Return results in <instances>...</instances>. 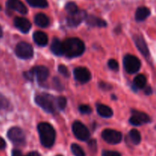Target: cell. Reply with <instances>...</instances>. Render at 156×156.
Instances as JSON below:
<instances>
[{
	"instance_id": "cell-34",
	"label": "cell",
	"mask_w": 156,
	"mask_h": 156,
	"mask_svg": "<svg viewBox=\"0 0 156 156\" xmlns=\"http://www.w3.org/2000/svg\"><path fill=\"white\" fill-rule=\"evenodd\" d=\"M53 84H54L55 85V88H56L58 91H62V88H63L60 81H59L58 79H56V78H55V79H53Z\"/></svg>"
},
{
	"instance_id": "cell-11",
	"label": "cell",
	"mask_w": 156,
	"mask_h": 156,
	"mask_svg": "<svg viewBox=\"0 0 156 156\" xmlns=\"http://www.w3.org/2000/svg\"><path fill=\"white\" fill-rule=\"evenodd\" d=\"M75 79L81 83H86L91 79V73L85 67H78L74 70Z\"/></svg>"
},
{
	"instance_id": "cell-29",
	"label": "cell",
	"mask_w": 156,
	"mask_h": 156,
	"mask_svg": "<svg viewBox=\"0 0 156 156\" xmlns=\"http://www.w3.org/2000/svg\"><path fill=\"white\" fill-rule=\"evenodd\" d=\"M108 67H109L111 70H113V71L117 72L119 70V64L118 62H117V61L115 60V59H110L108 62Z\"/></svg>"
},
{
	"instance_id": "cell-7",
	"label": "cell",
	"mask_w": 156,
	"mask_h": 156,
	"mask_svg": "<svg viewBox=\"0 0 156 156\" xmlns=\"http://www.w3.org/2000/svg\"><path fill=\"white\" fill-rule=\"evenodd\" d=\"M73 132L75 136L81 141H86L90 137L88 129L80 121H75L73 123Z\"/></svg>"
},
{
	"instance_id": "cell-3",
	"label": "cell",
	"mask_w": 156,
	"mask_h": 156,
	"mask_svg": "<svg viewBox=\"0 0 156 156\" xmlns=\"http://www.w3.org/2000/svg\"><path fill=\"white\" fill-rule=\"evenodd\" d=\"M35 102L46 112L54 114L56 111H59L56 98L51 94H46V93H41V94H37L35 97Z\"/></svg>"
},
{
	"instance_id": "cell-19",
	"label": "cell",
	"mask_w": 156,
	"mask_h": 156,
	"mask_svg": "<svg viewBox=\"0 0 156 156\" xmlns=\"http://www.w3.org/2000/svg\"><path fill=\"white\" fill-rule=\"evenodd\" d=\"M51 51L56 56H62L63 55V49H62V42H61L57 38H54L52 41Z\"/></svg>"
},
{
	"instance_id": "cell-5",
	"label": "cell",
	"mask_w": 156,
	"mask_h": 156,
	"mask_svg": "<svg viewBox=\"0 0 156 156\" xmlns=\"http://www.w3.org/2000/svg\"><path fill=\"white\" fill-rule=\"evenodd\" d=\"M123 66L129 74H133L137 73L141 67V62L136 56L131 54H127L123 58Z\"/></svg>"
},
{
	"instance_id": "cell-31",
	"label": "cell",
	"mask_w": 156,
	"mask_h": 156,
	"mask_svg": "<svg viewBox=\"0 0 156 156\" xmlns=\"http://www.w3.org/2000/svg\"><path fill=\"white\" fill-rule=\"evenodd\" d=\"M79 111L83 114H89L92 112V110H91V107H89L88 105H80L79 108Z\"/></svg>"
},
{
	"instance_id": "cell-35",
	"label": "cell",
	"mask_w": 156,
	"mask_h": 156,
	"mask_svg": "<svg viewBox=\"0 0 156 156\" xmlns=\"http://www.w3.org/2000/svg\"><path fill=\"white\" fill-rule=\"evenodd\" d=\"M88 146H89L90 149L93 152H95L97 150V142L94 140H90L89 143H88Z\"/></svg>"
},
{
	"instance_id": "cell-16",
	"label": "cell",
	"mask_w": 156,
	"mask_h": 156,
	"mask_svg": "<svg viewBox=\"0 0 156 156\" xmlns=\"http://www.w3.org/2000/svg\"><path fill=\"white\" fill-rule=\"evenodd\" d=\"M85 21L87 24L91 26V27H104L107 26V23L105 20L98 18V17L94 16V15H87L85 18Z\"/></svg>"
},
{
	"instance_id": "cell-9",
	"label": "cell",
	"mask_w": 156,
	"mask_h": 156,
	"mask_svg": "<svg viewBox=\"0 0 156 156\" xmlns=\"http://www.w3.org/2000/svg\"><path fill=\"white\" fill-rule=\"evenodd\" d=\"M132 117L129 119V123L133 126H140L150 122V117L145 113L138 111H132Z\"/></svg>"
},
{
	"instance_id": "cell-30",
	"label": "cell",
	"mask_w": 156,
	"mask_h": 156,
	"mask_svg": "<svg viewBox=\"0 0 156 156\" xmlns=\"http://www.w3.org/2000/svg\"><path fill=\"white\" fill-rule=\"evenodd\" d=\"M58 71L59 72V73H60V74H62V76H65L66 78L69 77V76H70L69 71L68 68H67L66 66L59 65V67H58Z\"/></svg>"
},
{
	"instance_id": "cell-36",
	"label": "cell",
	"mask_w": 156,
	"mask_h": 156,
	"mask_svg": "<svg viewBox=\"0 0 156 156\" xmlns=\"http://www.w3.org/2000/svg\"><path fill=\"white\" fill-rule=\"evenodd\" d=\"M99 85H100L101 88V89H104V90H109L112 88V86H111L110 84L105 83V82H100Z\"/></svg>"
},
{
	"instance_id": "cell-22",
	"label": "cell",
	"mask_w": 156,
	"mask_h": 156,
	"mask_svg": "<svg viewBox=\"0 0 156 156\" xmlns=\"http://www.w3.org/2000/svg\"><path fill=\"white\" fill-rule=\"evenodd\" d=\"M146 78L144 75L140 74L138 76H136V78L134 79L133 81V85L138 89H142V88H145V86L146 85Z\"/></svg>"
},
{
	"instance_id": "cell-28",
	"label": "cell",
	"mask_w": 156,
	"mask_h": 156,
	"mask_svg": "<svg viewBox=\"0 0 156 156\" xmlns=\"http://www.w3.org/2000/svg\"><path fill=\"white\" fill-rule=\"evenodd\" d=\"M56 101H57L58 110L59 111H62L66 108V98L63 97V96H59V97L56 98Z\"/></svg>"
},
{
	"instance_id": "cell-20",
	"label": "cell",
	"mask_w": 156,
	"mask_h": 156,
	"mask_svg": "<svg viewBox=\"0 0 156 156\" xmlns=\"http://www.w3.org/2000/svg\"><path fill=\"white\" fill-rule=\"evenodd\" d=\"M34 22L38 27H46L50 24V19L45 14L39 13L34 17Z\"/></svg>"
},
{
	"instance_id": "cell-23",
	"label": "cell",
	"mask_w": 156,
	"mask_h": 156,
	"mask_svg": "<svg viewBox=\"0 0 156 156\" xmlns=\"http://www.w3.org/2000/svg\"><path fill=\"white\" fill-rule=\"evenodd\" d=\"M129 139L134 145H139L141 142V134L137 129H133L129 131Z\"/></svg>"
},
{
	"instance_id": "cell-25",
	"label": "cell",
	"mask_w": 156,
	"mask_h": 156,
	"mask_svg": "<svg viewBox=\"0 0 156 156\" xmlns=\"http://www.w3.org/2000/svg\"><path fill=\"white\" fill-rule=\"evenodd\" d=\"M71 151L75 156H85V153L80 146L73 143L71 145Z\"/></svg>"
},
{
	"instance_id": "cell-12",
	"label": "cell",
	"mask_w": 156,
	"mask_h": 156,
	"mask_svg": "<svg viewBox=\"0 0 156 156\" xmlns=\"http://www.w3.org/2000/svg\"><path fill=\"white\" fill-rule=\"evenodd\" d=\"M87 16V14L85 11L81 10L78 11L75 14L69 15L67 18V23L70 27H76L79 25L84 19H85Z\"/></svg>"
},
{
	"instance_id": "cell-6",
	"label": "cell",
	"mask_w": 156,
	"mask_h": 156,
	"mask_svg": "<svg viewBox=\"0 0 156 156\" xmlns=\"http://www.w3.org/2000/svg\"><path fill=\"white\" fill-rule=\"evenodd\" d=\"M15 53L17 56L21 59H29L34 55L33 47L28 43L21 41L17 44L16 48H15Z\"/></svg>"
},
{
	"instance_id": "cell-21",
	"label": "cell",
	"mask_w": 156,
	"mask_h": 156,
	"mask_svg": "<svg viewBox=\"0 0 156 156\" xmlns=\"http://www.w3.org/2000/svg\"><path fill=\"white\" fill-rule=\"evenodd\" d=\"M97 111L100 116L105 118H108L113 116V111L110 107L105 105H98Z\"/></svg>"
},
{
	"instance_id": "cell-10",
	"label": "cell",
	"mask_w": 156,
	"mask_h": 156,
	"mask_svg": "<svg viewBox=\"0 0 156 156\" xmlns=\"http://www.w3.org/2000/svg\"><path fill=\"white\" fill-rule=\"evenodd\" d=\"M33 74L34 79L36 78L39 83H43L47 79L49 76V70L44 66H37L30 69Z\"/></svg>"
},
{
	"instance_id": "cell-37",
	"label": "cell",
	"mask_w": 156,
	"mask_h": 156,
	"mask_svg": "<svg viewBox=\"0 0 156 156\" xmlns=\"http://www.w3.org/2000/svg\"><path fill=\"white\" fill-rule=\"evenodd\" d=\"M6 147V143L2 137H0V149H4Z\"/></svg>"
},
{
	"instance_id": "cell-39",
	"label": "cell",
	"mask_w": 156,
	"mask_h": 156,
	"mask_svg": "<svg viewBox=\"0 0 156 156\" xmlns=\"http://www.w3.org/2000/svg\"><path fill=\"white\" fill-rule=\"evenodd\" d=\"M2 34H3L2 28V27H1V26H0V38H1L2 37Z\"/></svg>"
},
{
	"instance_id": "cell-26",
	"label": "cell",
	"mask_w": 156,
	"mask_h": 156,
	"mask_svg": "<svg viewBox=\"0 0 156 156\" xmlns=\"http://www.w3.org/2000/svg\"><path fill=\"white\" fill-rule=\"evenodd\" d=\"M66 10L68 12L69 15H73V14H75L76 12H77L79 11V8L76 5V4L75 2H68L66 5L65 7Z\"/></svg>"
},
{
	"instance_id": "cell-27",
	"label": "cell",
	"mask_w": 156,
	"mask_h": 156,
	"mask_svg": "<svg viewBox=\"0 0 156 156\" xmlns=\"http://www.w3.org/2000/svg\"><path fill=\"white\" fill-rule=\"evenodd\" d=\"M12 156H41V154L38 152H30L27 153V155H24L22 152L19 149H13L12 152Z\"/></svg>"
},
{
	"instance_id": "cell-32",
	"label": "cell",
	"mask_w": 156,
	"mask_h": 156,
	"mask_svg": "<svg viewBox=\"0 0 156 156\" xmlns=\"http://www.w3.org/2000/svg\"><path fill=\"white\" fill-rule=\"evenodd\" d=\"M9 103L7 99L0 94V109H6L9 107Z\"/></svg>"
},
{
	"instance_id": "cell-14",
	"label": "cell",
	"mask_w": 156,
	"mask_h": 156,
	"mask_svg": "<svg viewBox=\"0 0 156 156\" xmlns=\"http://www.w3.org/2000/svg\"><path fill=\"white\" fill-rule=\"evenodd\" d=\"M14 24L23 33H27L31 27V23L24 17H16L14 20Z\"/></svg>"
},
{
	"instance_id": "cell-15",
	"label": "cell",
	"mask_w": 156,
	"mask_h": 156,
	"mask_svg": "<svg viewBox=\"0 0 156 156\" xmlns=\"http://www.w3.org/2000/svg\"><path fill=\"white\" fill-rule=\"evenodd\" d=\"M6 5L9 9L15 10L22 15L27 13V9L25 5L20 0H8Z\"/></svg>"
},
{
	"instance_id": "cell-18",
	"label": "cell",
	"mask_w": 156,
	"mask_h": 156,
	"mask_svg": "<svg viewBox=\"0 0 156 156\" xmlns=\"http://www.w3.org/2000/svg\"><path fill=\"white\" fill-rule=\"evenodd\" d=\"M150 10L147 7L143 6V7L138 8L136 12V20L137 21H144V20H146L150 15Z\"/></svg>"
},
{
	"instance_id": "cell-17",
	"label": "cell",
	"mask_w": 156,
	"mask_h": 156,
	"mask_svg": "<svg viewBox=\"0 0 156 156\" xmlns=\"http://www.w3.org/2000/svg\"><path fill=\"white\" fill-rule=\"evenodd\" d=\"M33 38L34 42L37 45L44 47L48 43V37L44 32L43 31H36L33 35Z\"/></svg>"
},
{
	"instance_id": "cell-24",
	"label": "cell",
	"mask_w": 156,
	"mask_h": 156,
	"mask_svg": "<svg viewBox=\"0 0 156 156\" xmlns=\"http://www.w3.org/2000/svg\"><path fill=\"white\" fill-rule=\"evenodd\" d=\"M27 2L32 7L44 9L48 6V2L47 0H27Z\"/></svg>"
},
{
	"instance_id": "cell-13",
	"label": "cell",
	"mask_w": 156,
	"mask_h": 156,
	"mask_svg": "<svg viewBox=\"0 0 156 156\" xmlns=\"http://www.w3.org/2000/svg\"><path fill=\"white\" fill-rule=\"evenodd\" d=\"M133 40L134 42H135L136 46L138 50L140 51V53H141L143 56H146V57L149 56V48H148V46L147 44H146V41H145L144 38H143V37L140 34L134 35Z\"/></svg>"
},
{
	"instance_id": "cell-2",
	"label": "cell",
	"mask_w": 156,
	"mask_h": 156,
	"mask_svg": "<svg viewBox=\"0 0 156 156\" xmlns=\"http://www.w3.org/2000/svg\"><path fill=\"white\" fill-rule=\"evenodd\" d=\"M37 129L42 146L45 148H51L54 145L56 140L54 128L48 123H41L38 125Z\"/></svg>"
},
{
	"instance_id": "cell-4",
	"label": "cell",
	"mask_w": 156,
	"mask_h": 156,
	"mask_svg": "<svg viewBox=\"0 0 156 156\" xmlns=\"http://www.w3.org/2000/svg\"><path fill=\"white\" fill-rule=\"evenodd\" d=\"M8 138L12 143L16 146H24L26 143V137L24 131L18 126L10 128L7 133Z\"/></svg>"
},
{
	"instance_id": "cell-1",
	"label": "cell",
	"mask_w": 156,
	"mask_h": 156,
	"mask_svg": "<svg viewBox=\"0 0 156 156\" xmlns=\"http://www.w3.org/2000/svg\"><path fill=\"white\" fill-rule=\"evenodd\" d=\"M63 54L69 58L81 56L85 50L83 41L76 37L68 38L62 42Z\"/></svg>"
},
{
	"instance_id": "cell-38",
	"label": "cell",
	"mask_w": 156,
	"mask_h": 156,
	"mask_svg": "<svg viewBox=\"0 0 156 156\" xmlns=\"http://www.w3.org/2000/svg\"><path fill=\"white\" fill-rule=\"evenodd\" d=\"M145 93H146V94H147V95H149V94L152 93V88H151L150 87H147V88H146V90H145Z\"/></svg>"
},
{
	"instance_id": "cell-8",
	"label": "cell",
	"mask_w": 156,
	"mask_h": 156,
	"mask_svg": "<svg viewBox=\"0 0 156 156\" xmlns=\"http://www.w3.org/2000/svg\"><path fill=\"white\" fill-rule=\"evenodd\" d=\"M101 136L105 142L112 145L120 143L122 141V138H123L121 133L111 129H105L102 132Z\"/></svg>"
},
{
	"instance_id": "cell-33",
	"label": "cell",
	"mask_w": 156,
	"mask_h": 156,
	"mask_svg": "<svg viewBox=\"0 0 156 156\" xmlns=\"http://www.w3.org/2000/svg\"><path fill=\"white\" fill-rule=\"evenodd\" d=\"M102 156H122L120 152L117 151L111 150H104L102 152Z\"/></svg>"
},
{
	"instance_id": "cell-40",
	"label": "cell",
	"mask_w": 156,
	"mask_h": 156,
	"mask_svg": "<svg viewBox=\"0 0 156 156\" xmlns=\"http://www.w3.org/2000/svg\"><path fill=\"white\" fill-rule=\"evenodd\" d=\"M56 156H63V155H57Z\"/></svg>"
}]
</instances>
